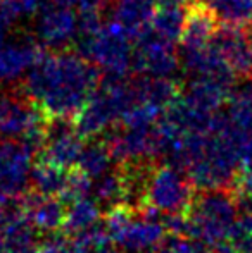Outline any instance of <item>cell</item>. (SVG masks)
<instances>
[{
    "label": "cell",
    "instance_id": "1",
    "mask_svg": "<svg viewBox=\"0 0 252 253\" xmlns=\"http://www.w3.org/2000/svg\"><path fill=\"white\" fill-rule=\"evenodd\" d=\"M95 64L73 48L45 52L26 73L23 90L49 119H74L101 81Z\"/></svg>",
    "mask_w": 252,
    "mask_h": 253
},
{
    "label": "cell",
    "instance_id": "2",
    "mask_svg": "<svg viewBox=\"0 0 252 253\" xmlns=\"http://www.w3.org/2000/svg\"><path fill=\"white\" fill-rule=\"evenodd\" d=\"M135 105L131 80L126 76L101 78L97 88L73 119L78 134L83 140L102 134L112 127L128 109Z\"/></svg>",
    "mask_w": 252,
    "mask_h": 253
},
{
    "label": "cell",
    "instance_id": "3",
    "mask_svg": "<svg viewBox=\"0 0 252 253\" xmlns=\"http://www.w3.org/2000/svg\"><path fill=\"white\" fill-rule=\"evenodd\" d=\"M189 215V236L199 238L211 247L225 245L239 219L232 188L195 191Z\"/></svg>",
    "mask_w": 252,
    "mask_h": 253
},
{
    "label": "cell",
    "instance_id": "4",
    "mask_svg": "<svg viewBox=\"0 0 252 253\" xmlns=\"http://www.w3.org/2000/svg\"><path fill=\"white\" fill-rule=\"evenodd\" d=\"M73 47L105 76H126L133 69L131 38L112 21L97 30H78Z\"/></svg>",
    "mask_w": 252,
    "mask_h": 253
},
{
    "label": "cell",
    "instance_id": "5",
    "mask_svg": "<svg viewBox=\"0 0 252 253\" xmlns=\"http://www.w3.org/2000/svg\"><path fill=\"white\" fill-rule=\"evenodd\" d=\"M47 124L49 117L23 86H0V136L19 138L38 155L45 143Z\"/></svg>",
    "mask_w": 252,
    "mask_h": 253
},
{
    "label": "cell",
    "instance_id": "6",
    "mask_svg": "<svg viewBox=\"0 0 252 253\" xmlns=\"http://www.w3.org/2000/svg\"><path fill=\"white\" fill-rule=\"evenodd\" d=\"M195 191L194 183L183 170L159 160L149 170L142 207H154L162 215L187 213L194 202Z\"/></svg>",
    "mask_w": 252,
    "mask_h": 253
},
{
    "label": "cell",
    "instance_id": "7",
    "mask_svg": "<svg viewBox=\"0 0 252 253\" xmlns=\"http://www.w3.org/2000/svg\"><path fill=\"white\" fill-rule=\"evenodd\" d=\"M135 43L137 47L133 50V71L137 74L173 78L178 73L182 62L175 43L157 37L151 28L137 38Z\"/></svg>",
    "mask_w": 252,
    "mask_h": 253
},
{
    "label": "cell",
    "instance_id": "8",
    "mask_svg": "<svg viewBox=\"0 0 252 253\" xmlns=\"http://www.w3.org/2000/svg\"><path fill=\"white\" fill-rule=\"evenodd\" d=\"M35 152L19 138L0 141V191L19 197L30 190V174Z\"/></svg>",
    "mask_w": 252,
    "mask_h": 253
},
{
    "label": "cell",
    "instance_id": "9",
    "mask_svg": "<svg viewBox=\"0 0 252 253\" xmlns=\"http://www.w3.org/2000/svg\"><path fill=\"white\" fill-rule=\"evenodd\" d=\"M85 140L78 134L73 119H49L45 143L37 159L47 160L50 164L71 169L76 166L78 157L85 147Z\"/></svg>",
    "mask_w": 252,
    "mask_h": 253
},
{
    "label": "cell",
    "instance_id": "10",
    "mask_svg": "<svg viewBox=\"0 0 252 253\" xmlns=\"http://www.w3.org/2000/svg\"><path fill=\"white\" fill-rule=\"evenodd\" d=\"M78 33V17L73 9L61 3L42 5L38 10L37 38L45 48L66 50L74 43Z\"/></svg>",
    "mask_w": 252,
    "mask_h": 253
},
{
    "label": "cell",
    "instance_id": "11",
    "mask_svg": "<svg viewBox=\"0 0 252 253\" xmlns=\"http://www.w3.org/2000/svg\"><path fill=\"white\" fill-rule=\"evenodd\" d=\"M212 45L221 53L237 78H252V26H218Z\"/></svg>",
    "mask_w": 252,
    "mask_h": 253
},
{
    "label": "cell",
    "instance_id": "12",
    "mask_svg": "<svg viewBox=\"0 0 252 253\" xmlns=\"http://www.w3.org/2000/svg\"><path fill=\"white\" fill-rule=\"evenodd\" d=\"M44 45L30 37L0 45V86H14L44 57Z\"/></svg>",
    "mask_w": 252,
    "mask_h": 253
},
{
    "label": "cell",
    "instance_id": "13",
    "mask_svg": "<svg viewBox=\"0 0 252 253\" xmlns=\"http://www.w3.org/2000/svg\"><path fill=\"white\" fill-rule=\"evenodd\" d=\"M235 90V81L214 76H194L189 84L182 86V98L190 107L202 112H218L228 103Z\"/></svg>",
    "mask_w": 252,
    "mask_h": 253
},
{
    "label": "cell",
    "instance_id": "14",
    "mask_svg": "<svg viewBox=\"0 0 252 253\" xmlns=\"http://www.w3.org/2000/svg\"><path fill=\"white\" fill-rule=\"evenodd\" d=\"M182 86L183 84L175 81V78L147 76V74L131 78L135 105L137 103L147 105L161 114L178 100L182 95Z\"/></svg>",
    "mask_w": 252,
    "mask_h": 253
},
{
    "label": "cell",
    "instance_id": "15",
    "mask_svg": "<svg viewBox=\"0 0 252 253\" xmlns=\"http://www.w3.org/2000/svg\"><path fill=\"white\" fill-rule=\"evenodd\" d=\"M111 21L135 42L151 28L157 0H107Z\"/></svg>",
    "mask_w": 252,
    "mask_h": 253
},
{
    "label": "cell",
    "instance_id": "16",
    "mask_svg": "<svg viewBox=\"0 0 252 253\" xmlns=\"http://www.w3.org/2000/svg\"><path fill=\"white\" fill-rule=\"evenodd\" d=\"M28 219L42 233H57L64 226L66 203L59 197L42 195L38 191L28 190L21 195Z\"/></svg>",
    "mask_w": 252,
    "mask_h": 253
},
{
    "label": "cell",
    "instance_id": "17",
    "mask_svg": "<svg viewBox=\"0 0 252 253\" xmlns=\"http://www.w3.org/2000/svg\"><path fill=\"white\" fill-rule=\"evenodd\" d=\"M37 227L26 212L0 220V253H35L40 247Z\"/></svg>",
    "mask_w": 252,
    "mask_h": 253
},
{
    "label": "cell",
    "instance_id": "18",
    "mask_svg": "<svg viewBox=\"0 0 252 253\" xmlns=\"http://www.w3.org/2000/svg\"><path fill=\"white\" fill-rule=\"evenodd\" d=\"M164 233L166 227L162 220L145 219L135 213V217L116 238L114 243L118 247L126 248L128 252H144L151 247H155L162 240Z\"/></svg>",
    "mask_w": 252,
    "mask_h": 253
},
{
    "label": "cell",
    "instance_id": "19",
    "mask_svg": "<svg viewBox=\"0 0 252 253\" xmlns=\"http://www.w3.org/2000/svg\"><path fill=\"white\" fill-rule=\"evenodd\" d=\"M218 24L223 26H252V0H201Z\"/></svg>",
    "mask_w": 252,
    "mask_h": 253
},
{
    "label": "cell",
    "instance_id": "20",
    "mask_svg": "<svg viewBox=\"0 0 252 253\" xmlns=\"http://www.w3.org/2000/svg\"><path fill=\"white\" fill-rule=\"evenodd\" d=\"M67 181V169L50 164L47 160L37 159V164L31 167L30 190L38 191L42 195L59 197L64 191Z\"/></svg>",
    "mask_w": 252,
    "mask_h": 253
},
{
    "label": "cell",
    "instance_id": "21",
    "mask_svg": "<svg viewBox=\"0 0 252 253\" xmlns=\"http://www.w3.org/2000/svg\"><path fill=\"white\" fill-rule=\"evenodd\" d=\"M101 219V207L97 200H88L87 197L67 203L62 231L67 236H76L90 229Z\"/></svg>",
    "mask_w": 252,
    "mask_h": 253
},
{
    "label": "cell",
    "instance_id": "22",
    "mask_svg": "<svg viewBox=\"0 0 252 253\" xmlns=\"http://www.w3.org/2000/svg\"><path fill=\"white\" fill-rule=\"evenodd\" d=\"M189 7L157 5L154 19H152V23H151V31H154L157 37L164 38V40L176 45L180 42V38H182Z\"/></svg>",
    "mask_w": 252,
    "mask_h": 253
},
{
    "label": "cell",
    "instance_id": "23",
    "mask_svg": "<svg viewBox=\"0 0 252 253\" xmlns=\"http://www.w3.org/2000/svg\"><path fill=\"white\" fill-rule=\"evenodd\" d=\"M95 193V200L102 205H118V203H125L126 200V184L125 176H123L121 167L116 164L105 174L97 177L95 186H92Z\"/></svg>",
    "mask_w": 252,
    "mask_h": 253
},
{
    "label": "cell",
    "instance_id": "24",
    "mask_svg": "<svg viewBox=\"0 0 252 253\" xmlns=\"http://www.w3.org/2000/svg\"><path fill=\"white\" fill-rule=\"evenodd\" d=\"M76 167H80L92 179H97L102 174L107 172L112 167V155L109 152L105 141L99 140L85 145L80 157H78Z\"/></svg>",
    "mask_w": 252,
    "mask_h": 253
},
{
    "label": "cell",
    "instance_id": "25",
    "mask_svg": "<svg viewBox=\"0 0 252 253\" xmlns=\"http://www.w3.org/2000/svg\"><path fill=\"white\" fill-rule=\"evenodd\" d=\"M230 119L246 131H252V80L246 86L233 90L228 100Z\"/></svg>",
    "mask_w": 252,
    "mask_h": 253
},
{
    "label": "cell",
    "instance_id": "26",
    "mask_svg": "<svg viewBox=\"0 0 252 253\" xmlns=\"http://www.w3.org/2000/svg\"><path fill=\"white\" fill-rule=\"evenodd\" d=\"M154 253H214V247L199 238L169 233L155 245Z\"/></svg>",
    "mask_w": 252,
    "mask_h": 253
},
{
    "label": "cell",
    "instance_id": "27",
    "mask_svg": "<svg viewBox=\"0 0 252 253\" xmlns=\"http://www.w3.org/2000/svg\"><path fill=\"white\" fill-rule=\"evenodd\" d=\"M45 0H0V19L9 26L23 16H30L42 9Z\"/></svg>",
    "mask_w": 252,
    "mask_h": 253
},
{
    "label": "cell",
    "instance_id": "28",
    "mask_svg": "<svg viewBox=\"0 0 252 253\" xmlns=\"http://www.w3.org/2000/svg\"><path fill=\"white\" fill-rule=\"evenodd\" d=\"M107 0H76V9L80 16H101Z\"/></svg>",
    "mask_w": 252,
    "mask_h": 253
},
{
    "label": "cell",
    "instance_id": "29",
    "mask_svg": "<svg viewBox=\"0 0 252 253\" xmlns=\"http://www.w3.org/2000/svg\"><path fill=\"white\" fill-rule=\"evenodd\" d=\"M239 174L252 179V131H249L247 134V140L244 143V150H242V159H240V170Z\"/></svg>",
    "mask_w": 252,
    "mask_h": 253
},
{
    "label": "cell",
    "instance_id": "30",
    "mask_svg": "<svg viewBox=\"0 0 252 253\" xmlns=\"http://www.w3.org/2000/svg\"><path fill=\"white\" fill-rule=\"evenodd\" d=\"M94 253H121V252H119L118 245H116L114 241L107 240V241H104V243L97 245V247H95V250H94Z\"/></svg>",
    "mask_w": 252,
    "mask_h": 253
},
{
    "label": "cell",
    "instance_id": "31",
    "mask_svg": "<svg viewBox=\"0 0 252 253\" xmlns=\"http://www.w3.org/2000/svg\"><path fill=\"white\" fill-rule=\"evenodd\" d=\"M214 253H237L235 250H233L232 247H230V245H219V247H216L214 248Z\"/></svg>",
    "mask_w": 252,
    "mask_h": 253
},
{
    "label": "cell",
    "instance_id": "32",
    "mask_svg": "<svg viewBox=\"0 0 252 253\" xmlns=\"http://www.w3.org/2000/svg\"><path fill=\"white\" fill-rule=\"evenodd\" d=\"M55 3H61V5H67V7H76V0H52Z\"/></svg>",
    "mask_w": 252,
    "mask_h": 253
},
{
    "label": "cell",
    "instance_id": "33",
    "mask_svg": "<svg viewBox=\"0 0 252 253\" xmlns=\"http://www.w3.org/2000/svg\"><path fill=\"white\" fill-rule=\"evenodd\" d=\"M5 30H7V24L0 19V45L3 43V37H5Z\"/></svg>",
    "mask_w": 252,
    "mask_h": 253
}]
</instances>
